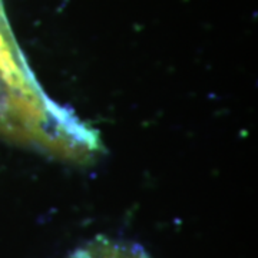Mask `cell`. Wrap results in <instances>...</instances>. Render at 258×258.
<instances>
[{
  "label": "cell",
  "instance_id": "1",
  "mask_svg": "<svg viewBox=\"0 0 258 258\" xmlns=\"http://www.w3.org/2000/svg\"><path fill=\"white\" fill-rule=\"evenodd\" d=\"M68 258H149L145 249L129 241L96 237L76 248Z\"/></svg>",
  "mask_w": 258,
  "mask_h": 258
}]
</instances>
